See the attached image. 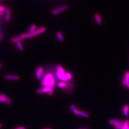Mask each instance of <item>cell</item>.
<instances>
[{
	"mask_svg": "<svg viewBox=\"0 0 129 129\" xmlns=\"http://www.w3.org/2000/svg\"><path fill=\"white\" fill-rule=\"evenodd\" d=\"M16 43L17 46L18 47V49L20 50V51H22L23 50V45L22 44L21 42H18L17 43Z\"/></svg>",
	"mask_w": 129,
	"mask_h": 129,
	"instance_id": "18",
	"label": "cell"
},
{
	"mask_svg": "<svg viewBox=\"0 0 129 129\" xmlns=\"http://www.w3.org/2000/svg\"><path fill=\"white\" fill-rule=\"evenodd\" d=\"M5 7L3 6V5H0V12L3 13V12L5 11Z\"/></svg>",
	"mask_w": 129,
	"mask_h": 129,
	"instance_id": "20",
	"label": "cell"
},
{
	"mask_svg": "<svg viewBox=\"0 0 129 129\" xmlns=\"http://www.w3.org/2000/svg\"><path fill=\"white\" fill-rule=\"evenodd\" d=\"M24 39L22 38V37H13L11 39V41L13 43H16L18 42H21Z\"/></svg>",
	"mask_w": 129,
	"mask_h": 129,
	"instance_id": "16",
	"label": "cell"
},
{
	"mask_svg": "<svg viewBox=\"0 0 129 129\" xmlns=\"http://www.w3.org/2000/svg\"><path fill=\"white\" fill-rule=\"evenodd\" d=\"M56 77L61 81H69L72 80L71 73L66 71L61 65H58L56 66Z\"/></svg>",
	"mask_w": 129,
	"mask_h": 129,
	"instance_id": "2",
	"label": "cell"
},
{
	"mask_svg": "<svg viewBox=\"0 0 129 129\" xmlns=\"http://www.w3.org/2000/svg\"><path fill=\"white\" fill-rule=\"evenodd\" d=\"M57 86L67 94H71L72 92L75 87L72 80L69 81H60L57 84Z\"/></svg>",
	"mask_w": 129,
	"mask_h": 129,
	"instance_id": "3",
	"label": "cell"
},
{
	"mask_svg": "<svg viewBox=\"0 0 129 129\" xmlns=\"http://www.w3.org/2000/svg\"><path fill=\"white\" fill-rule=\"evenodd\" d=\"M2 126H3L2 124L1 123H0V128H1L2 127Z\"/></svg>",
	"mask_w": 129,
	"mask_h": 129,
	"instance_id": "23",
	"label": "cell"
},
{
	"mask_svg": "<svg viewBox=\"0 0 129 129\" xmlns=\"http://www.w3.org/2000/svg\"><path fill=\"white\" fill-rule=\"evenodd\" d=\"M46 31V28L44 27H43L41 28H39L37 30H36L35 32H33L32 33L33 34V37H35L38 35H39L40 34L44 33Z\"/></svg>",
	"mask_w": 129,
	"mask_h": 129,
	"instance_id": "12",
	"label": "cell"
},
{
	"mask_svg": "<svg viewBox=\"0 0 129 129\" xmlns=\"http://www.w3.org/2000/svg\"><path fill=\"white\" fill-rule=\"evenodd\" d=\"M1 66H2L1 64L0 63V69L1 68Z\"/></svg>",
	"mask_w": 129,
	"mask_h": 129,
	"instance_id": "26",
	"label": "cell"
},
{
	"mask_svg": "<svg viewBox=\"0 0 129 129\" xmlns=\"http://www.w3.org/2000/svg\"><path fill=\"white\" fill-rule=\"evenodd\" d=\"M43 68L42 66H39L37 69L36 72V77L37 80H40L43 76Z\"/></svg>",
	"mask_w": 129,
	"mask_h": 129,
	"instance_id": "8",
	"label": "cell"
},
{
	"mask_svg": "<svg viewBox=\"0 0 129 129\" xmlns=\"http://www.w3.org/2000/svg\"><path fill=\"white\" fill-rule=\"evenodd\" d=\"M94 18L98 25H101L102 24V19L101 15L99 13H95L94 15Z\"/></svg>",
	"mask_w": 129,
	"mask_h": 129,
	"instance_id": "10",
	"label": "cell"
},
{
	"mask_svg": "<svg viewBox=\"0 0 129 129\" xmlns=\"http://www.w3.org/2000/svg\"><path fill=\"white\" fill-rule=\"evenodd\" d=\"M42 129H53L51 127H47V128H44Z\"/></svg>",
	"mask_w": 129,
	"mask_h": 129,
	"instance_id": "22",
	"label": "cell"
},
{
	"mask_svg": "<svg viewBox=\"0 0 129 129\" xmlns=\"http://www.w3.org/2000/svg\"><path fill=\"white\" fill-rule=\"evenodd\" d=\"M0 103H4L7 105H11L12 104L11 99L5 94H0Z\"/></svg>",
	"mask_w": 129,
	"mask_h": 129,
	"instance_id": "6",
	"label": "cell"
},
{
	"mask_svg": "<svg viewBox=\"0 0 129 129\" xmlns=\"http://www.w3.org/2000/svg\"><path fill=\"white\" fill-rule=\"evenodd\" d=\"M68 7L66 5H64L63 6L61 7L60 8H56L52 12V14L54 15H56L58 14V13L62 12L64 11H65L68 9Z\"/></svg>",
	"mask_w": 129,
	"mask_h": 129,
	"instance_id": "7",
	"label": "cell"
},
{
	"mask_svg": "<svg viewBox=\"0 0 129 129\" xmlns=\"http://www.w3.org/2000/svg\"><path fill=\"white\" fill-rule=\"evenodd\" d=\"M109 123L115 129H123L124 126V121L123 120L113 119L109 120Z\"/></svg>",
	"mask_w": 129,
	"mask_h": 129,
	"instance_id": "4",
	"label": "cell"
},
{
	"mask_svg": "<svg viewBox=\"0 0 129 129\" xmlns=\"http://www.w3.org/2000/svg\"><path fill=\"white\" fill-rule=\"evenodd\" d=\"M14 129H27V128L24 126H18L15 128Z\"/></svg>",
	"mask_w": 129,
	"mask_h": 129,
	"instance_id": "21",
	"label": "cell"
},
{
	"mask_svg": "<svg viewBox=\"0 0 129 129\" xmlns=\"http://www.w3.org/2000/svg\"><path fill=\"white\" fill-rule=\"evenodd\" d=\"M37 29V27L35 25L33 24L32 25L30 28V30H29V32L30 33H33V32H35Z\"/></svg>",
	"mask_w": 129,
	"mask_h": 129,
	"instance_id": "19",
	"label": "cell"
},
{
	"mask_svg": "<svg viewBox=\"0 0 129 129\" xmlns=\"http://www.w3.org/2000/svg\"><path fill=\"white\" fill-rule=\"evenodd\" d=\"M21 37H22V38L23 39L32 38L34 37L33 33H30V32H29L28 33H23L21 36Z\"/></svg>",
	"mask_w": 129,
	"mask_h": 129,
	"instance_id": "15",
	"label": "cell"
},
{
	"mask_svg": "<svg viewBox=\"0 0 129 129\" xmlns=\"http://www.w3.org/2000/svg\"><path fill=\"white\" fill-rule=\"evenodd\" d=\"M123 113L124 116L127 117L129 116V106L128 104H125L123 107Z\"/></svg>",
	"mask_w": 129,
	"mask_h": 129,
	"instance_id": "13",
	"label": "cell"
},
{
	"mask_svg": "<svg viewBox=\"0 0 129 129\" xmlns=\"http://www.w3.org/2000/svg\"><path fill=\"white\" fill-rule=\"evenodd\" d=\"M56 85V77L51 72H48L43 76L41 81L42 87L48 88L52 90H54Z\"/></svg>",
	"mask_w": 129,
	"mask_h": 129,
	"instance_id": "1",
	"label": "cell"
},
{
	"mask_svg": "<svg viewBox=\"0 0 129 129\" xmlns=\"http://www.w3.org/2000/svg\"><path fill=\"white\" fill-rule=\"evenodd\" d=\"M2 15V13L0 12V16H1Z\"/></svg>",
	"mask_w": 129,
	"mask_h": 129,
	"instance_id": "25",
	"label": "cell"
},
{
	"mask_svg": "<svg viewBox=\"0 0 129 129\" xmlns=\"http://www.w3.org/2000/svg\"><path fill=\"white\" fill-rule=\"evenodd\" d=\"M4 78L7 80L13 81H18L20 79V77L18 76L14 75H5Z\"/></svg>",
	"mask_w": 129,
	"mask_h": 129,
	"instance_id": "11",
	"label": "cell"
},
{
	"mask_svg": "<svg viewBox=\"0 0 129 129\" xmlns=\"http://www.w3.org/2000/svg\"><path fill=\"white\" fill-rule=\"evenodd\" d=\"M56 35L58 38L60 42H64V38H63V36L62 35L61 33L60 32H57L56 33Z\"/></svg>",
	"mask_w": 129,
	"mask_h": 129,
	"instance_id": "17",
	"label": "cell"
},
{
	"mask_svg": "<svg viewBox=\"0 0 129 129\" xmlns=\"http://www.w3.org/2000/svg\"><path fill=\"white\" fill-rule=\"evenodd\" d=\"M126 86L127 87V88H129V83L127 85V86Z\"/></svg>",
	"mask_w": 129,
	"mask_h": 129,
	"instance_id": "24",
	"label": "cell"
},
{
	"mask_svg": "<svg viewBox=\"0 0 129 129\" xmlns=\"http://www.w3.org/2000/svg\"><path fill=\"white\" fill-rule=\"evenodd\" d=\"M123 85L124 86H127L129 83V71H126L124 72V78L123 79Z\"/></svg>",
	"mask_w": 129,
	"mask_h": 129,
	"instance_id": "9",
	"label": "cell"
},
{
	"mask_svg": "<svg viewBox=\"0 0 129 129\" xmlns=\"http://www.w3.org/2000/svg\"><path fill=\"white\" fill-rule=\"evenodd\" d=\"M6 20L7 22H10L11 18V12L9 8H7L6 9Z\"/></svg>",
	"mask_w": 129,
	"mask_h": 129,
	"instance_id": "14",
	"label": "cell"
},
{
	"mask_svg": "<svg viewBox=\"0 0 129 129\" xmlns=\"http://www.w3.org/2000/svg\"></svg>",
	"mask_w": 129,
	"mask_h": 129,
	"instance_id": "27",
	"label": "cell"
},
{
	"mask_svg": "<svg viewBox=\"0 0 129 129\" xmlns=\"http://www.w3.org/2000/svg\"><path fill=\"white\" fill-rule=\"evenodd\" d=\"M70 108L71 109V111L73 112V113L75 115L77 116H81V117L86 118H89V115L87 113L85 112L84 111L79 110L76 108V107L74 105L71 104L70 106Z\"/></svg>",
	"mask_w": 129,
	"mask_h": 129,
	"instance_id": "5",
	"label": "cell"
}]
</instances>
